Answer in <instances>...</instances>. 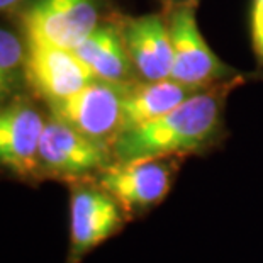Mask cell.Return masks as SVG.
Returning a JSON list of instances; mask_svg holds the SVG:
<instances>
[{
    "mask_svg": "<svg viewBox=\"0 0 263 263\" xmlns=\"http://www.w3.org/2000/svg\"><path fill=\"white\" fill-rule=\"evenodd\" d=\"M224 93V88L199 90L158 119L119 133L114 160L183 156L207 148L219 133Z\"/></svg>",
    "mask_w": 263,
    "mask_h": 263,
    "instance_id": "cell-1",
    "label": "cell"
},
{
    "mask_svg": "<svg viewBox=\"0 0 263 263\" xmlns=\"http://www.w3.org/2000/svg\"><path fill=\"white\" fill-rule=\"evenodd\" d=\"M180 168V156L114 160L99 173V185L129 217L144 216L166 199Z\"/></svg>",
    "mask_w": 263,
    "mask_h": 263,
    "instance_id": "cell-2",
    "label": "cell"
},
{
    "mask_svg": "<svg viewBox=\"0 0 263 263\" xmlns=\"http://www.w3.org/2000/svg\"><path fill=\"white\" fill-rule=\"evenodd\" d=\"M126 212L97 183L75 182L70 192V241L65 263H83L95 248L124 228Z\"/></svg>",
    "mask_w": 263,
    "mask_h": 263,
    "instance_id": "cell-3",
    "label": "cell"
},
{
    "mask_svg": "<svg viewBox=\"0 0 263 263\" xmlns=\"http://www.w3.org/2000/svg\"><path fill=\"white\" fill-rule=\"evenodd\" d=\"M112 156L107 144L95 141L66 122L49 119L39 139V177L80 180L102 172Z\"/></svg>",
    "mask_w": 263,
    "mask_h": 263,
    "instance_id": "cell-4",
    "label": "cell"
},
{
    "mask_svg": "<svg viewBox=\"0 0 263 263\" xmlns=\"http://www.w3.org/2000/svg\"><path fill=\"white\" fill-rule=\"evenodd\" d=\"M172 71L170 80L200 90L214 82H226L236 75L231 66L222 63L207 46L195 21L192 4H180L173 10L170 22Z\"/></svg>",
    "mask_w": 263,
    "mask_h": 263,
    "instance_id": "cell-5",
    "label": "cell"
},
{
    "mask_svg": "<svg viewBox=\"0 0 263 263\" xmlns=\"http://www.w3.org/2000/svg\"><path fill=\"white\" fill-rule=\"evenodd\" d=\"M124 95V85L93 80L77 93L53 102V117L95 141L112 146L122 129Z\"/></svg>",
    "mask_w": 263,
    "mask_h": 263,
    "instance_id": "cell-6",
    "label": "cell"
},
{
    "mask_svg": "<svg viewBox=\"0 0 263 263\" xmlns=\"http://www.w3.org/2000/svg\"><path fill=\"white\" fill-rule=\"evenodd\" d=\"M27 39L73 49L97 27L93 0H32L24 12Z\"/></svg>",
    "mask_w": 263,
    "mask_h": 263,
    "instance_id": "cell-7",
    "label": "cell"
},
{
    "mask_svg": "<svg viewBox=\"0 0 263 263\" xmlns=\"http://www.w3.org/2000/svg\"><path fill=\"white\" fill-rule=\"evenodd\" d=\"M24 70L26 80L49 104L70 97L97 80L71 49L36 39H27Z\"/></svg>",
    "mask_w": 263,
    "mask_h": 263,
    "instance_id": "cell-8",
    "label": "cell"
},
{
    "mask_svg": "<svg viewBox=\"0 0 263 263\" xmlns=\"http://www.w3.org/2000/svg\"><path fill=\"white\" fill-rule=\"evenodd\" d=\"M44 124L41 114L26 102L0 109V166L22 178L39 177L37 151Z\"/></svg>",
    "mask_w": 263,
    "mask_h": 263,
    "instance_id": "cell-9",
    "label": "cell"
},
{
    "mask_svg": "<svg viewBox=\"0 0 263 263\" xmlns=\"http://www.w3.org/2000/svg\"><path fill=\"white\" fill-rule=\"evenodd\" d=\"M124 43L131 63L146 82L170 78L172 39L168 24L156 14L127 21Z\"/></svg>",
    "mask_w": 263,
    "mask_h": 263,
    "instance_id": "cell-10",
    "label": "cell"
},
{
    "mask_svg": "<svg viewBox=\"0 0 263 263\" xmlns=\"http://www.w3.org/2000/svg\"><path fill=\"white\" fill-rule=\"evenodd\" d=\"M97 80L122 85L131 73L124 36L114 26H97L71 49Z\"/></svg>",
    "mask_w": 263,
    "mask_h": 263,
    "instance_id": "cell-11",
    "label": "cell"
},
{
    "mask_svg": "<svg viewBox=\"0 0 263 263\" xmlns=\"http://www.w3.org/2000/svg\"><path fill=\"white\" fill-rule=\"evenodd\" d=\"M199 92L195 88L182 85L170 78L158 82H148L133 90H127L122 104V131L146 124L170 112L190 95Z\"/></svg>",
    "mask_w": 263,
    "mask_h": 263,
    "instance_id": "cell-12",
    "label": "cell"
},
{
    "mask_svg": "<svg viewBox=\"0 0 263 263\" xmlns=\"http://www.w3.org/2000/svg\"><path fill=\"white\" fill-rule=\"evenodd\" d=\"M26 51L21 39L7 29H0V104L12 93L26 77Z\"/></svg>",
    "mask_w": 263,
    "mask_h": 263,
    "instance_id": "cell-13",
    "label": "cell"
},
{
    "mask_svg": "<svg viewBox=\"0 0 263 263\" xmlns=\"http://www.w3.org/2000/svg\"><path fill=\"white\" fill-rule=\"evenodd\" d=\"M250 36L256 63L263 68V0H251Z\"/></svg>",
    "mask_w": 263,
    "mask_h": 263,
    "instance_id": "cell-14",
    "label": "cell"
},
{
    "mask_svg": "<svg viewBox=\"0 0 263 263\" xmlns=\"http://www.w3.org/2000/svg\"><path fill=\"white\" fill-rule=\"evenodd\" d=\"M22 0H0V12H7V10L17 7Z\"/></svg>",
    "mask_w": 263,
    "mask_h": 263,
    "instance_id": "cell-15",
    "label": "cell"
},
{
    "mask_svg": "<svg viewBox=\"0 0 263 263\" xmlns=\"http://www.w3.org/2000/svg\"><path fill=\"white\" fill-rule=\"evenodd\" d=\"M173 2H175L177 5H180V4H194L195 0H173Z\"/></svg>",
    "mask_w": 263,
    "mask_h": 263,
    "instance_id": "cell-16",
    "label": "cell"
}]
</instances>
